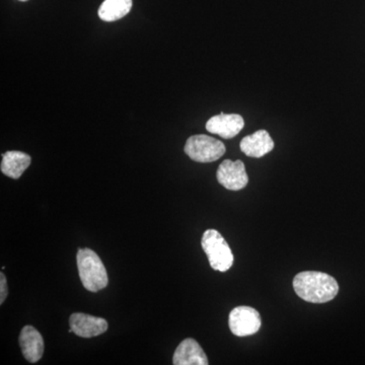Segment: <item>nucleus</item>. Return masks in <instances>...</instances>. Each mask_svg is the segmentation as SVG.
Here are the masks:
<instances>
[{
    "label": "nucleus",
    "mask_w": 365,
    "mask_h": 365,
    "mask_svg": "<svg viewBox=\"0 0 365 365\" xmlns=\"http://www.w3.org/2000/svg\"><path fill=\"white\" fill-rule=\"evenodd\" d=\"M295 294L312 304H325L335 299L339 292L337 280L329 274L318 271H304L294 279Z\"/></svg>",
    "instance_id": "1"
},
{
    "label": "nucleus",
    "mask_w": 365,
    "mask_h": 365,
    "mask_svg": "<svg viewBox=\"0 0 365 365\" xmlns=\"http://www.w3.org/2000/svg\"><path fill=\"white\" fill-rule=\"evenodd\" d=\"M79 278L86 290L98 292L109 283L107 270L100 257L91 249H81L76 256Z\"/></svg>",
    "instance_id": "2"
},
{
    "label": "nucleus",
    "mask_w": 365,
    "mask_h": 365,
    "mask_svg": "<svg viewBox=\"0 0 365 365\" xmlns=\"http://www.w3.org/2000/svg\"><path fill=\"white\" fill-rule=\"evenodd\" d=\"M203 251L207 255L213 270L227 272L234 264V255L227 242L217 230H207L201 240Z\"/></svg>",
    "instance_id": "3"
},
{
    "label": "nucleus",
    "mask_w": 365,
    "mask_h": 365,
    "mask_svg": "<svg viewBox=\"0 0 365 365\" xmlns=\"http://www.w3.org/2000/svg\"><path fill=\"white\" fill-rule=\"evenodd\" d=\"M185 153L191 160L198 163H212L225 153V144L204 134L190 137L185 145Z\"/></svg>",
    "instance_id": "4"
},
{
    "label": "nucleus",
    "mask_w": 365,
    "mask_h": 365,
    "mask_svg": "<svg viewBox=\"0 0 365 365\" xmlns=\"http://www.w3.org/2000/svg\"><path fill=\"white\" fill-rule=\"evenodd\" d=\"M261 324L260 314L251 307H235L228 319L230 331L237 337L254 335L260 330Z\"/></svg>",
    "instance_id": "5"
},
{
    "label": "nucleus",
    "mask_w": 365,
    "mask_h": 365,
    "mask_svg": "<svg viewBox=\"0 0 365 365\" xmlns=\"http://www.w3.org/2000/svg\"><path fill=\"white\" fill-rule=\"evenodd\" d=\"M217 181L225 189L240 191L248 185L249 177L242 160H225L217 170Z\"/></svg>",
    "instance_id": "6"
},
{
    "label": "nucleus",
    "mask_w": 365,
    "mask_h": 365,
    "mask_svg": "<svg viewBox=\"0 0 365 365\" xmlns=\"http://www.w3.org/2000/svg\"><path fill=\"white\" fill-rule=\"evenodd\" d=\"M69 324L73 333L81 338L97 337L108 330V323L105 319L86 314H72Z\"/></svg>",
    "instance_id": "7"
},
{
    "label": "nucleus",
    "mask_w": 365,
    "mask_h": 365,
    "mask_svg": "<svg viewBox=\"0 0 365 365\" xmlns=\"http://www.w3.org/2000/svg\"><path fill=\"white\" fill-rule=\"evenodd\" d=\"M245 121L241 115L222 114L216 115L208 120L206 129L212 134H217L225 139L237 136L242 130Z\"/></svg>",
    "instance_id": "8"
},
{
    "label": "nucleus",
    "mask_w": 365,
    "mask_h": 365,
    "mask_svg": "<svg viewBox=\"0 0 365 365\" xmlns=\"http://www.w3.org/2000/svg\"><path fill=\"white\" fill-rule=\"evenodd\" d=\"M20 345L24 357L31 364L42 359L44 353V340L37 329L25 326L20 334Z\"/></svg>",
    "instance_id": "9"
},
{
    "label": "nucleus",
    "mask_w": 365,
    "mask_h": 365,
    "mask_svg": "<svg viewBox=\"0 0 365 365\" xmlns=\"http://www.w3.org/2000/svg\"><path fill=\"white\" fill-rule=\"evenodd\" d=\"M173 364L175 365H207V356L196 340L188 338L180 343L174 357Z\"/></svg>",
    "instance_id": "10"
},
{
    "label": "nucleus",
    "mask_w": 365,
    "mask_h": 365,
    "mask_svg": "<svg viewBox=\"0 0 365 365\" xmlns=\"http://www.w3.org/2000/svg\"><path fill=\"white\" fill-rule=\"evenodd\" d=\"M240 148L248 157L260 158L273 150L274 141L267 131L259 130L244 137Z\"/></svg>",
    "instance_id": "11"
},
{
    "label": "nucleus",
    "mask_w": 365,
    "mask_h": 365,
    "mask_svg": "<svg viewBox=\"0 0 365 365\" xmlns=\"http://www.w3.org/2000/svg\"><path fill=\"white\" fill-rule=\"evenodd\" d=\"M31 165V157L23 151L11 150L2 155L1 169L2 174L11 178L20 179L24 172Z\"/></svg>",
    "instance_id": "12"
},
{
    "label": "nucleus",
    "mask_w": 365,
    "mask_h": 365,
    "mask_svg": "<svg viewBox=\"0 0 365 365\" xmlns=\"http://www.w3.org/2000/svg\"><path fill=\"white\" fill-rule=\"evenodd\" d=\"M132 9V0H105L98 9V16L104 21L121 20Z\"/></svg>",
    "instance_id": "13"
},
{
    "label": "nucleus",
    "mask_w": 365,
    "mask_h": 365,
    "mask_svg": "<svg viewBox=\"0 0 365 365\" xmlns=\"http://www.w3.org/2000/svg\"><path fill=\"white\" fill-rule=\"evenodd\" d=\"M9 289H7L6 278L4 272L0 273V304H4L6 299Z\"/></svg>",
    "instance_id": "14"
},
{
    "label": "nucleus",
    "mask_w": 365,
    "mask_h": 365,
    "mask_svg": "<svg viewBox=\"0 0 365 365\" xmlns=\"http://www.w3.org/2000/svg\"><path fill=\"white\" fill-rule=\"evenodd\" d=\"M20 1H28V0H20Z\"/></svg>",
    "instance_id": "15"
}]
</instances>
